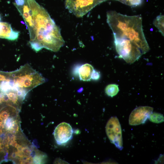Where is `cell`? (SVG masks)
<instances>
[{
  "instance_id": "cell-3",
  "label": "cell",
  "mask_w": 164,
  "mask_h": 164,
  "mask_svg": "<svg viewBox=\"0 0 164 164\" xmlns=\"http://www.w3.org/2000/svg\"><path fill=\"white\" fill-rule=\"evenodd\" d=\"M10 78L15 86L26 93L45 82L44 78L30 65L26 64L9 72Z\"/></svg>"
},
{
  "instance_id": "cell-2",
  "label": "cell",
  "mask_w": 164,
  "mask_h": 164,
  "mask_svg": "<svg viewBox=\"0 0 164 164\" xmlns=\"http://www.w3.org/2000/svg\"><path fill=\"white\" fill-rule=\"evenodd\" d=\"M107 21L111 29L114 38L127 39L134 43L142 54L150 48L145 36L141 16H128L115 11L107 13Z\"/></svg>"
},
{
  "instance_id": "cell-10",
  "label": "cell",
  "mask_w": 164,
  "mask_h": 164,
  "mask_svg": "<svg viewBox=\"0 0 164 164\" xmlns=\"http://www.w3.org/2000/svg\"><path fill=\"white\" fill-rule=\"evenodd\" d=\"M19 34V32L12 29L10 24L0 22V38L14 40L18 38Z\"/></svg>"
},
{
  "instance_id": "cell-13",
  "label": "cell",
  "mask_w": 164,
  "mask_h": 164,
  "mask_svg": "<svg viewBox=\"0 0 164 164\" xmlns=\"http://www.w3.org/2000/svg\"><path fill=\"white\" fill-rule=\"evenodd\" d=\"M105 91L108 96L113 97L118 93L119 91L118 86L116 84H110L106 87Z\"/></svg>"
},
{
  "instance_id": "cell-15",
  "label": "cell",
  "mask_w": 164,
  "mask_h": 164,
  "mask_svg": "<svg viewBox=\"0 0 164 164\" xmlns=\"http://www.w3.org/2000/svg\"><path fill=\"white\" fill-rule=\"evenodd\" d=\"M149 118L151 121L156 123H160L164 121L163 115L159 113L152 112L150 115Z\"/></svg>"
},
{
  "instance_id": "cell-19",
  "label": "cell",
  "mask_w": 164,
  "mask_h": 164,
  "mask_svg": "<svg viewBox=\"0 0 164 164\" xmlns=\"http://www.w3.org/2000/svg\"><path fill=\"white\" fill-rule=\"evenodd\" d=\"M24 0H15L13 4L14 5L21 6L24 4Z\"/></svg>"
},
{
  "instance_id": "cell-7",
  "label": "cell",
  "mask_w": 164,
  "mask_h": 164,
  "mask_svg": "<svg viewBox=\"0 0 164 164\" xmlns=\"http://www.w3.org/2000/svg\"><path fill=\"white\" fill-rule=\"evenodd\" d=\"M105 128L106 134L111 142L121 150L123 149L122 131L120 123L117 117H112L109 119Z\"/></svg>"
},
{
  "instance_id": "cell-14",
  "label": "cell",
  "mask_w": 164,
  "mask_h": 164,
  "mask_svg": "<svg viewBox=\"0 0 164 164\" xmlns=\"http://www.w3.org/2000/svg\"><path fill=\"white\" fill-rule=\"evenodd\" d=\"M46 158V155L45 153L40 151H36L32 159L33 162L36 164L43 163L45 162Z\"/></svg>"
},
{
  "instance_id": "cell-20",
  "label": "cell",
  "mask_w": 164,
  "mask_h": 164,
  "mask_svg": "<svg viewBox=\"0 0 164 164\" xmlns=\"http://www.w3.org/2000/svg\"><path fill=\"white\" fill-rule=\"evenodd\" d=\"M1 19V17L0 16V21Z\"/></svg>"
},
{
  "instance_id": "cell-5",
  "label": "cell",
  "mask_w": 164,
  "mask_h": 164,
  "mask_svg": "<svg viewBox=\"0 0 164 164\" xmlns=\"http://www.w3.org/2000/svg\"><path fill=\"white\" fill-rule=\"evenodd\" d=\"M114 38L116 50L119 57L127 63H132L143 55L138 47L130 40L124 38Z\"/></svg>"
},
{
  "instance_id": "cell-1",
  "label": "cell",
  "mask_w": 164,
  "mask_h": 164,
  "mask_svg": "<svg viewBox=\"0 0 164 164\" xmlns=\"http://www.w3.org/2000/svg\"><path fill=\"white\" fill-rule=\"evenodd\" d=\"M21 6L15 5L28 29L29 43L36 52L43 48L58 51L64 43L60 29L47 11L35 0H24Z\"/></svg>"
},
{
  "instance_id": "cell-16",
  "label": "cell",
  "mask_w": 164,
  "mask_h": 164,
  "mask_svg": "<svg viewBox=\"0 0 164 164\" xmlns=\"http://www.w3.org/2000/svg\"><path fill=\"white\" fill-rule=\"evenodd\" d=\"M7 153L5 148V144L3 138L0 137V162L5 161L7 158Z\"/></svg>"
},
{
  "instance_id": "cell-8",
  "label": "cell",
  "mask_w": 164,
  "mask_h": 164,
  "mask_svg": "<svg viewBox=\"0 0 164 164\" xmlns=\"http://www.w3.org/2000/svg\"><path fill=\"white\" fill-rule=\"evenodd\" d=\"M153 108L148 106H139L131 112L129 118V124L137 125L144 123L152 112Z\"/></svg>"
},
{
  "instance_id": "cell-12",
  "label": "cell",
  "mask_w": 164,
  "mask_h": 164,
  "mask_svg": "<svg viewBox=\"0 0 164 164\" xmlns=\"http://www.w3.org/2000/svg\"><path fill=\"white\" fill-rule=\"evenodd\" d=\"M164 15H160L156 17L153 22V25L158 29L159 31L163 36H164Z\"/></svg>"
},
{
  "instance_id": "cell-11",
  "label": "cell",
  "mask_w": 164,
  "mask_h": 164,
  "mask_svg": "<svg viewBox=\"0 0 164 164\" xmlns=\"http://www.w3.org/2000/svg\"><path fill=\"white\" fill-rule=\"evenodd\" d=\"M93 70V67L89 64L86 63L80 66L77 70L80 79L84 81H90Z\"/></svg>"
},
{
  "instance_id": "cell-17",
  "label": "cell",
  "mask_w": 164,
  "mask_h": 164,
  "mask_svg": "<svg viewBox=\"0 0 164 164\" xmlns=\"http://www.w3.org/2000/svg\"><path fill=\"white\" fill-rule=\"evenodd\" d=\"M7 104L5 99V94L1 91L0 89V109Z\"/></svg>"
},
{
  "instance_id": "cell-6",
  "label": "cell",
  "mask_w": 164,
  "mask_h": 164,
  "mask_svg": "<svg viewBox=\"0 0 164 164\" xmlns=\"http://www.w3.org/2000/svg\"><path fill=\"white\" fill-rule=\"evenodd\" d=\"M107 0H66V8L78 17H83L97 5Z\"/></svg>"
},
{
  "instance_id": "cell-4",
  "label": "cell",
  "mask_w": 164,
  "mask_h": 164,
  "mask_svg": "<svg viewBox=\"0 0 164 164\" xmlns=\"http://www.w3.org/2000/svg\"><path fill=\"white\" fill-rule=\"evenodd\" d=\"M19 110L10 105H6L0 109V136L20 133Z\"/></svg>"
},
{
  "instance_id": "cell-9",
  "label": "cell",
  "mask_w": 164,
  "mask_h": 164,
  "mask_svg": "<svg viewBox=\"0 0 164 164\" xmlns=\"http://www.w3.org/2000/svg\"><path fill=\"white\" fill-rule=\"evenodd\" d=\"M73 133L71 125L68 123L63 122L56 127L53 134L56 143L59 145H63L71 139Z\"/></svg>"
},
{
  "instance_id": "cell-18",
  "label": "cell",
  "mask_w": 164,
  "mask_h": 164,
  "mask_svg": "<svg viewBox=\"0 0 164 164\" xmlns=\"http://www.w3.org/2000/svg\"><path fill=\"white\" fill-rule=\"evenodd\" d=\"M101 77L100 73L98 71L93 70L91 76V79L93 80H98Z\"/></svg>"
}]
</instances>
